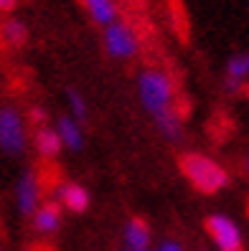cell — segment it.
I'll return each instance as SVG.
<instances>
[{
    "mask_svg": "<svg viewBox=\"0 0 249 251\" xmlns=\"http://www.w3.org/2000/svg\"><path fill=\"white\" fill-rule=\"evenodd\" d=\"M178 168L183 173V178L203 196H214L229 185L226 170L216 160L201 155V152H183L178 157Z\"/></svg>",
    "mask_w": 249,
    "mask_h": 251,
    "instance_id": "cell-1",
    "label": "cell"
},
{
    "mask_svg": "<svg viewBox=\"0 0 249 251\" xmlns=\"http://www.w3.org/2000/svg\"><path fill=\"white\" fill-rule=\"evenodd\" d=\"M138 92H140L142 107L148 109L153 117L173 109L175 89H173V81H170V76H168L166 71L145 69L140 74V79H138Z\"/></svg>",
    "mask_w": 249,
    "mask_h": 251,
    "instance_id": "cell-2",
    "label": "cell"
},
{
    "mask_svg": "<svg viewBox=\"0 0 249 251\" xmlns=\"http://www.w3.org/2000/svg\"><path fill=\"white\" fill-rule=\"evenodd\" d=\"M0 147L8 155H23L26 122L16 107H0Z\"/></svg>",
    "mask_w": 249,
    "mask_h": 251,
    "instance_id": "cell-3",
    "label": "cell"
},
{
    "mask_svg": "<svg viewBox=\"0 0 249 251\" xmlns=\"http://www.w3.org/2000/svg\"><path fill=\"white\" fill-rule=\"evenodd\" d=\"M105 49L112 58H133L140 49L138 33L125 21H114L105 28Z\"/></svg>",
    "mask_w": 249,
    "mask_h": 251,
    "instance_id": "cell-4",
    "label": "cell"
},
{
    "mask_svg": "<svg viewBox=\"0 0 249 251\" xmlns=\"http://www.w3.org/2000/svg\"><path fill=\"white\" fill-rule=\"evenodd\" d=\"M206 233L214 239L219 251H244L242 231L229 216H209L206 218Z\"/></svg>",
    "mask_w": 249,
    "mask_h": 251,
    "instance_id": "cell-5",
    "label": "cell"
},
{
    "mask_svg": "<svg viewBox=\"0 0 249 251\" xmlns=\"http://www.w3.org/2000/svg\"><path fill=\"white\" fill-rule=\"evenodd\" d=\"M38 198H41V180L33 168H28L16 188V201H18V211L23 216H33L38 208Z\"/></svg>",
    "mask_w": 249,
    "mask_h": 251,
    "instance_id": "cell-6",
    "label": "cell"
},
{
    "mask_svg": "<svg viewBox=\"0 0 249 251\" xmlns=\"http://www.w3.org/2000/svg\"><path fill=\"white\" fill-rule=\"evenodd\" d=\"M56 203L71 213H84L89 208V190L77 183H61L56 188Z\"/></svg>",
    "mask_w": 249,
    "mask_h": 251,
    "instance_id": "cell-7",
    "label": "cell"
},
{
    "mask_svg": "<svg viewBox=\"0 0 249 251\" xmlns=\"http://www.w3.org/2000/svg\"><path fill=\"white\" fill-rule=\"evenodd\" d=\"M247 74H249V56L244 53H234L226 64V92L229 94H239L247 86Z\"/></svg>",
    "mask_w": 249,
    "mask_h": 251,
    "instance_id": "cell-8",
    "label": "cell"
},
{
    "mask_svg": "<svg viewBox=\"0 0 249 251\" xmlns=\"http://www.w3.org/2000/svg\"><path fill=\"white\" fill-rule=\"evenodd\" d=\"M31 218H33L36 231H41V233H54L58 226H61V205H58L56 201H46V203L38 205L36 213H33Z\"/></svg>",
    "mask_w": 249,
    "mask_h": 251,
    "instance_id": "cell-9",
    "label": "cell"
},
{
    "mask_svg": "<svg viewBox=\"0 0 249 251\" xmlns=\"http://www.w3.org/2000/svg\"><path fill=\"white\" fill-rule=\"evenodd\" d=\"M56 135H58V140H61V147H69L71 152H82V147H84V135H82L79 122H74L71 117H58V122H56Z\"/></svg>",
    "mask_w": 249,
    "mask_h": 251,
    "instance_id": "cell-10",
    "label": "cell"
},
{
    "mask_svg": "<svg viewBox=\"0 0 249 251\" xmlns=\"http://www.w3.org/2000/svg\"><path fill=\"white\" fill-rule=\"evenodd\" d=\"M125 244L130 251H148L150 244V228L142 218H130L127 226H125Z\"/></svg>",
    "mask_w": 249,
    "mask_h": 251,
    "instance_id": "cell-11",
    "label": "cell"
},
{
    "mask_svg": "<svg viewBox=\"0 0 249 251\" xmlns=\"http://www.w3.org/2000/svg\"><path fill=\"white\" fill-rule=\"evenodd\" d=\"M33 145H36L38 155L49 157V160L61 152V140H58L56 129H51V127H38L36 135H33Z\"/></svg>",
    "mask_w": 249,
    "mask_h": 251,
    "instance_id": "cell-12",
    "label": "cell"
},
{
    "mask_svg": "<svg viewBox=\"0 0 249 251\" xmlns=\"http://www.w3.org/2000/svg\"><path fill=\"white\" fill-rule=\"evenodd\" d=\"M82 3H84L86 13L92 16L94 23L107 28L110 23L117 21V5H114V0H82Z\"/></svg>",
    "mask_w": 249,
    "mask_h": 251,
    "instance_id": "cell-13",
    "label": "cell"
},
{
    "mask_svg": "<svg viewBox=\"0 0 249 251\" xmlns=\"http://www.w3.org/2000/svg\"><path fill=\"white\" fill-rule=\"evenodd\" d=\"M155 125L160 129V135L168 137L170 142H178L183 135V117L178 114V109H168L163 114L155 117Z\"/></svg>",
    "mask_w": 249,
    "mask_h": 251,
    "instance_id": "cell-14",
    "label": "cell"
},
{
    "mask_svg": "<svg viewBox=\"0 0 249 251\" xmlns=\"http://www.w3.org/2000/svg\"><path fill=\"white\" fill-rule=\"evenodd\" d=\"M0 36H3V41L8 46H23L28 38V28L21 21H5L3 28H0Z\"/></svg>",
    "mask_w": 249,
    "mask_h": 251,
    "instance_id": "cell-15",
    "label": "cell"
},
{
    "mask_svg": "<svg viewBox=\"0 0 249 251\" xmlns=\"http://www.w3.org/2000/svg\"><path fill=\"white\" fill-rule=\"evenodd\" d=\"M66 99H69L71 112H74V117H77L74 122H86V117H89V109H86L84 97H82L77 89H69V92H66Z\"/></svg>",
    "mask_w": 249,
    "mask_h": 251,
    "instance_id": "cell-16",
    "label": "cell"
},
{
    "mask_svg": "<svg viewBox=\"0 0 249 251\" xmlns=\"http://www.w3.org/2000/svg\"><path fill=\"white\" fill-rule=\"evenodd\" d=\"M31 120L36 122V129H38V127H43V120H46V112H43L41 107H33V112H31Z\"/></svg>",
    "mask_w": 249,
    "mask_h": 251,
    "instance_id": "cell-17",
    "label": "cell"
},
{
    "mask_svg": "<svg viewBox=\"0 0 249 251\" xmlns=\"http://www.w3.org/2000/svg\"><path fill=\"white\" fill-rule=\"evenodd\" d=\"M158 251H183V246H181L178 241L168 239V241H163V244H160V249H158Z\"/></svg>",
    "mask_w": 249,
    "mask_h": 251,
    "instance_id": "cell-18",
    "label": "cell"
},
{
    "mask_svg": "<svg viewBox=\"0 0 249 251\" xmlns=\"http://www.w3.org/2000/svg\"><path fill=\"white\" fill-rule=\"evenodd\" d=\"M18 5V0H0V13H10Z\"/></svg>",
    "mask_w": 249,
    "mask_h": 251,
    "instance_id": "cell-19",
    "label": "cell"
}]
</instances>
